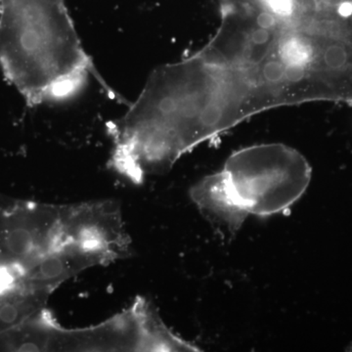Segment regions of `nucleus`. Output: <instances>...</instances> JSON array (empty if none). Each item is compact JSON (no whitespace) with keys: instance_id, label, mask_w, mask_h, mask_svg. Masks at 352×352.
<instances>
[{"instance_id":"f257e3e1","label":"nucleus","mask_w":352,"mask_h":352,"mask_svg":"<svg viewBox=\"0 0 352 352\" xmlns=\"http://www.w3.org/2000/svg\"><path fill=\"white\" fill-rule=\"evenodd\" d=\"M129 244L112 201L55 206L0 200V268L46 302L78 273L126 256Z\"/></svg>"},{"instance_id":"f03ea898","label":"nucleus","mask_w":352,"mask_h":352,"mask_svg":"<svg viewBox=\"0 0 352 352\" xmlns=\"http://www.w3.org/2000/svg\"><path fill=\"white\" fill-rule=\"evenodd\" d=\"M0 67L30 106L73 98L96 76L65 0H0Z\"/></svg>"},{"instance_id":"7ed1b4c3","label":"nucleus","mask_w":352,"mask_h":352,"mask_svg":"<svg viewBox=\"0 0 352 352\" xmlns=\"http://www.w3.org/2000/svg\"><path fill=\"white\" fill-rule=\"evenodd\" d=\"M311 173L307 160L289 146H250L230 155L222 170L204 177L190 195L201 214L234 232L250 215L289 210L307 191Z\"/></svg>"},{"instance_id":"20e7f679","label":"nucleus","mask_w":352,"mask_h":352,"mask_svg":"<svg viewBox=\"0 0 352 352\" xmlns=\"http://www.w3.org/2000/svg\"><path fill=\"white\" fill-rule=\"evenodd\" d=\"M328 4L331 6H340V4H346V6H352V0H330Z\"/></svg>"},{"instance_id":"39448f33","label":"nucleus","mask_w":352,"mask_h":352,"mask_svg":"<svg viewBox=\"0 0 352 352\" xmlns=\"http://www.w3.org/2000/svg\"><path fill=\"white\" fill-rule=\"evenodd\" d=\"M351 349H352V346H351Z\"/></svg>"}]
</instances>
